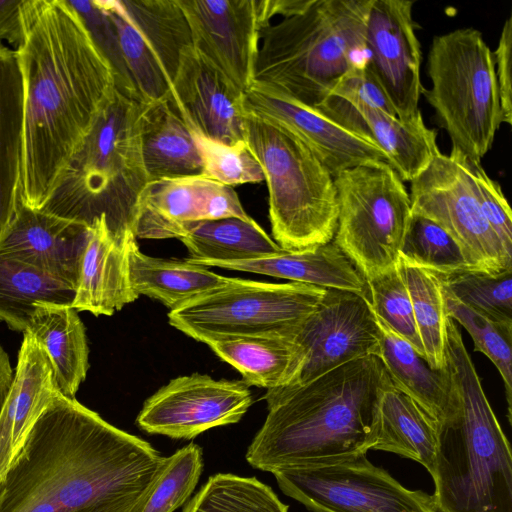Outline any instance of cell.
<instances>
[{
	"label": "cell",
	"mask_w": 512,
	"mask_h": 512,
	"mask_svg": "<svg viewBox=\"0 0 512 512\" xmlns=\"http://www.w3.org/2000/svg\"><path fill=\"white\" fill-rule=\"evenodd\" d=\"M438 422L396 388L389 376L378 398V432L372 450L398 454L421 464L432 476Z\"/></svg>",
	"instance_id": "cell-29"
},
{
	"label": "cell",
	"mask_w": 512,
	"mask_h": 512,
	"mask_svg": "<svg viewBox=\"0 0 512 512\" xmlns=\"http://www.w3.org/2000/svg\"><path fill=\"white\" fill-rule=\"evenodd\" d=\"M467 159V158H466ZM467 167L480 209L490 227L512 255V212L501 186L481 165L467 159Z\"/></svg>",
	"instance_id": "cell-44"
},
{
	"label": "cell",
	"mask_w": 512,
	"mask_h": 512,
	"mask_svg": "<svg viewBox=\"0 0 512 512\" xmlns=\"http://www.w3.org/2000/svg\"><path fill=\"white\" fill-rule=\"evenodd\" d=\"M25 154L24 87L15 49L0 42V239L17 207Z\"/></svg>",
	"instance_id": "cell-24"
},
{
	"label": "cell",
	"mask_w": 512,
	"mask_h": 512,
	"mask_svg": "<svg viewBox=\"0 0 512 512\" xmlns=\"http://www.w3.org/2000/svg\"><path fill=\"white\" fill-rule=\"evenodd\" d=\"M387 379L379 357L370 355L267 390L268 414L246 460L273 473L367 454L376 443L379 392Z\"/></svg>",
	"instance_id": "cell-3"
},
{
	"label": "cell",
	"mask_w": 512,
	"mask_h": 512,
	"mask_svg": "<svg viewBox=\"0 0 512 512\" xmlns=\"http://www.w3.org/2000/svg\"><path fill=\"white\" fill-rule=\"evenodd\" d=\"M288 335L298 344L303 360L294 384L356 359L376 356L379 347V327L369 300L336 289H327L316 308Z\"/></svg>",
	"instance_id": "cell-14"
},
{
	"label": "cell",
	"mask_w": 512,
	"mask_h": 512,
	"mask_svg": "<svg viewBox=\"0 0 512 512\" xmlns=\"http://www.w3.org/2000/svg\"><path fill=\"white\" fill-rule=\"evenodd\" d=\"M438 276L467 307L493 321L512 324V269L498 274L466 271Z\"/></svg>",
	"instance_id": "cell-40"
},
{
	"label": "cell",
	"mask_w": 512,
	"mask_h": 512,
	"mask_svg": "<svg viewBox=\"0 0 512 512\" xmlns=\"http://www.w3.org/2000/svg\"><path fill=\"white\" fill-rule=\"evenodd\" d=\"M397 269L408 289L424 357L435 370L446 369L447 312L441 280L435 272L399 257Z\"/></svg>",
	"instance_id": "cell-35"
},
{
	"label": "cell",
	"mask_w": 512,
	"mask_h": 512,
	"mask_svg": "<svg viewBox=\"0 0 512 512\" xmlns=\"http://www.w3.org/2000/svg\"><path fill=\"white\" fill-rule=\"evenodd\" d=\"M143 109L115 89L40 210L88 226L104 216L117 239H136L137 204L148 183L140 140Z\"/></svg>",
	"instance_id": "cell-6"
},
{
	"label": "cell",
	"mask_w": 512,
	"mask_h": 512,
	"mask_svg": "<svg viewBox=\"0 0 512 512\" xmlns=\"http://www.w3.org/2000/svg\"><path fill=\"white\" fill-rule=\"evenodd\" d=\"M430 89H421L448 133L452 148L481 162L503 123L493 52L482 33L460 28L432 39Z\"/></svg>",
	"instance_id": "cell-8"
},
{
	"label": "cell",
	"mask_w": 512,
	"mask_h": 512,
	"mask_svg": "<svg viewBox=\"0 0 512 512\" xmlns=\"http://www.w3.org/2000/svg\"><path fill=\"white\" fill-rule=\"evenodd\" d=\"M24 0H0V42L11 44L14 49L19 45L23 31L21 8Z\"/></svg>",
	"instance_id": "cell-47"
},
{
	"label": "cell",
	"mask_w": 512,
	"mask_h": 512,
	"mask_svg": "<svg viewBox=\"0 0 512 512\" xmlns=\"http://www.w3.org/2000/svg\"><path fill=\"white\" fill-rule=\"evenodd\" d=\"M2 491H3V488H2V482L0 483V500H1V497H2Z\"/></svg>",
	"instance_id": "cell-49"
},
{
	"label": "cell",
	"mask_w": 512,
	"mask_h": 512,
	"mask_svg": "<svg viewBox=\"0 0 512 512\" xmlns=\"http://www.w3.org/2000/svg\"><path fill=\"white\" fill-rule=\"evenodd\" d=\"M202 160V176L226 186L264 181V172L246 140L226 144L193 133Z\"/></svg>",
	"instance_id": "cell-42"
},
{
	"label": "cell",
	"mask_w": 512,
	"mask_h": 512,
	"mask_svg": "<svg viewBox=\"0 0 512 512\" xmlns=\"http://www.w3.org/2000/svg\"><path fill=\"white\" fill-rule=\"evenodd\" d=\"M442 286L448 315L467 330L474 342V350L487 356L501 375L506 393L508 420L511 423L512 324L486 318L461 303L443 284Z\"/></svg>",
	"instance_id": "cell-38"
},
{
	"label": "cell",
	"mask_w": 512,
	"mask_h": 512,
	"mask_svg": "<svg viewBox=\"0 0 512 512\" xmlns=\"http://www.w3.org/2000/svg\"><path fill=\"white\" fill-rule=\"evenodd\" d=\"M58 392L46 352L24 332L16 372L0 414V483Z\"/></svg>",
	"instance_id": "cell-21"
},
{
	"label": "cell",
	"mask_w": 512,
	"mask_h": 512,
	"mask_svg": "<svg viewBox=\"0 0 512 512\" xmlns=\"http://www.w3.org/2000/svg\"><path fill=\"white\" fill-rule=\"evenodd\" d=\"M331 96L339 97L350 104H361L397 116L380 84L368 69L367 63L344 76Z\"/></svg>",
	"instance_id": "cell-45"
},
{
	"label": "cell",
	"mask_w": 512,
	"mask_h": 512,
	"mask_svg": "<svg viewBox=\"0 0 512 512\" xmlns=\"http://www.w3.org/2000/svg\"><path fill=\"white\" fill-rule=\"evenodd\" d=\"M13 378L14 374L11 367L10 358L0 344V414L9 394Z\"/></svg>",
	"instance_id": "cell-48"
},
{
	"label": "cell",
	"mask_w": 512,
	"mask_h": 512,
	"mask_svg": "<svg viewBox=\"0 0 512 512\" xmlns=\"http://www.w3.org/2000/svg\"><path fill=\"white\" fill-rule=\"evenodd\" d=\"M373 1L312 0L264 27L253 84L316 110L344 76L366 65Z\"/></svg>",
	"instance_id": "cell-5"
},
{
	"label": "cell",
	"mask_w": 512,
	"mask_h": 512,
	"mask_svg": "<svg viewBox=\"0 0 512 512\" xmlns=\"http://www.w3.org/2000/svg\"><path fill=\"white\" fill-rule=\"evenodd\" d=\"M413 5L411 0H374L366 30L367 67L401 120L420 112L418 103L423 88Z\"/></svg>",
	"instance_id": "cell-17"
},
{
	"label": "cell",
	"mask_w": 512,
	"mask_h": 512,
	"mask_svg": "<svg viewBox=\"0 0 512 512\" xmlns=\"http://www.w3.org/2000/svg\"><path fill=\"white\" fill-rule=\"evenodd\" d=\"M140 140L148 182L202 175L194 134L169 99L144 105Z\"/></svg>",
	"instance_id": "cell-28"
},
{
	"label": "cell",
	"mask_w": 512,
	"mask_h": 512,
	"mask_svg": "<svg viewBox=\"0 0 512 512\" xmlns=\"http://www.w3.org/2000/svg\"><path fill=\"white\" fill-rule=\"evenodd\" d=\"M202 469V449L195 443L165 457L161 471L133 512L175 511L193 492Z\"/></svg>",
	"instance_id": "cell-39"
},
{
	"label": "cell",
	"mask_w": 512,
	"mask_h": 512,
	"mask_svg": "<svg viewBox=\"0 0 512 512\" xmlns=\"http://www.w3.org/2000/svg\"><path fill=\"white\" fill-rule=\"evenodd\" d=\"M367 285L374 315L425 359L411 298L397 266L367 280Z\"/></svg>",
	"instance_id": "cell-41"
},
{
	"label": "cell",
	"mask_w": 512,
	"mask_h": 512,
	"mask_svg": "<svg viewBox=\"0 0 512 512\" xmlns=\"http://www.w3.org/2000/svg\"><path fill=\"white\" fill-rule=\"evenodd\" d=\"M246 142L264 172L276 243L303 250L332 242L339 203L327 168L286 128L248 110Z\"/></svg>",
	"instance_id": "cell-7"
},
{
	"label": "cell",
	"mask_w": 512,
	"mask_h": 512,
	"mask_svg": "<svg viewBox=\"0 0 512 512\" xmlns=\"http://www.w3.org/2000/svg\"><path fill=\"white\" fill-rule=\"evenodd\" d=\"M132 240L117 239L104 216L93 222L80 264L72 308L95 316H111L139 297L129 276L128 249Z\"/></svg>",
	"instance_id": "cell-22"
},
{
	"label": "cell",
	"mask_w": 512,
	"mask_h": 512,
	"mask_svg": "<svg viewBox=\"0 0 512 512\" xmlns=\"http://www.w3.org/2000/svg\"><path fill=\"white\" fill-rule=\"evenodd\" d=\"M165 457L56 394L2 482L0 512H133Z\"/></svg>",
	"instance_id": "cell-2"
},
{
	"label": "cell",
	"mask_w": 512,
	"mask_h": 512,
	"mask_svg": "<svg viewBox=\"0 0 512 512\" xmlns=\"http://www.w3.org/2000/svg\"><path fill=\"white\" fill-rule=\"evenodd\" d=\"M245 106L249 112L290 131L311 150L333 178L359 165L387 162L383 151L374 143L315 109L255 84L245 92Z\"/></svg>",
	"instance_id": "cell-19"
},
{
	"label": "cell",
	"mask_w": 512,
	"mask_h": 512,
	"mask_svg": "<svg viewBox=\"0 0 512 512\" xmlns=\"http://www.w3.org/2000/svg\"><path fill=\"white\" fill-rule=\"evenodd\" d=\"M326 288L230 278L168 313L171 326L206 344L230 337L288 335L319 304Z\"/></svg>",
	"instance_id": "cell-10"
},
{
	"label": "cell",
	"mask_w": 512,
	"mask_h": 512,
	"mask_svg": "<svg viewBox=\"0 0 512 512\" xmlns=\"http://www.w3.org/2000/svg\"><path fill=\"white\" fill-rule=\"evenodd\" d=\"M273 475L286 495L311 512H438L432 495L404 487L366 454Z\"/></svg>",
	"instance_id": "cell-11"
},
{
	"label": "cell",
	"mask_w": 512,
	"mask_h": 512,
	"mask_svg": "<svg viewBox=\"0 0 512 512\" xmlns=\"http://www.w3.org/2000/svg\"><path fill=\"white\" fill-rule=\"evenodd\" d=\"M213 267L264 274L326 289L350 291L369 300L367 281L334 242L303 250H284Z\"/></svg>",
	"instance_id": "cell-25"
},
{
	"label": "cell",
	"mask_w": 512,
	"mask_h": 512,
	"mask_svg": "<svg viewBox=\"0 0 512 512\" xmlns=\"http://www.w3.org/2000/svg\"><path fill=\"white\" fill-rule=\"evenodd\" d=\"M215 181L202 175L150 181L140 194L134 234L140 239H180L189 224L210 220Z\"/></svg>",
	"instance_id": "cell-23"
},
{
	"label": "cell",
	"mask_w": 512,
	"mask_h": 512,
	"mask_svg": "<svg viewBox=\"0 0 512 512\" xmlns=\"http://www.w3.org/2000/svg\"><path fill=\"white\" fill-rule=\"evenodd\" d=\"M399 257L440 275L475 271L458 244L443 228L413 213Z\"/></svg>",
	"instance_id": "cell-37"
},
{
	"label": "cell",
	"mask_w": 512,
	"mask_h": 512,
	"mask_svg": "<svg viewBox=\"0 0 512 512\" xmlns=\"http://www.w3.org/2000/svg\"><path fill=\"white\" fill-rule=\"evenodd\" d=\"M252 401L245 381L194 373L172 379L148 398L136 423L149 434L192 439L213 427L237 423Z\"/></svg>",
	"instance_id": "cell-15"
},
{
	"label": "cell",
	"mask_w": 512,
	"mask_h": 512,
	"mask_svg": "<svg viewBox=\"0 0 512 512\" xmlns=\"http://www.w3.org/2000/svg\"><path fill=\"white\" fill-rule=\"evenodd\" d=\"M351 105L365 121L372 141L383 151L387 163L403 182L416 178L440 151L437 131L426 126L421 111L411 119L401 120L378 109Z\"/></svg>",
	"instance_id": "cell-33"
},
{
	"label": "cell",
	"mask_w": 512,
	"mask_h": 512,
	"mask_svg": "<svg viewBox=\"0 0 512 512\" xmlns=\"http://www.w3.org/2000/svg\"><path fill=\"white\" fill-rule=\"evenodd\" d=\"M129 276L134 292L158 300L176 310L226 284L230 278L206 266L189 261L148 256L140 251L136 239L128 249Z\"/></svg>",
	"instance_id": "cell-30"
},
{
	"label": "cell",
	"mask_w": 512,
	"mask_h": 512,
	"mask_svg": "<svg viewBox=\"0 0 512 512\" xmlns=\"http://www.w3.org/2000/svg\"><path fill=\"white\" fill-rule=\"evenodd\" d=\"M169 101L193 133L226 144L246 140L245 92L192 45L182 51Z\"/></svg>",
	"instance_id": "cell-18"
},
{
	"label": "cell",
	"mask_w": 512,
	"mask_h": 512,
	"mask_svg": "<svg viewBox=\"0 0 512 512\" xmlns=\"http://www.w3.org/2000/svg\"><path fill=\"white\" fill-rule=\"evenodd\" d=\"M446 369L457 398V411L438 423L431 476L435 506L438 512H512L510 444L451 317Z\"/></svg>",
	"instance_id": "cell-4"
},
{
	"label": "cell",
	"mask_w": 512,
	"mask_h": 512,
	"mask_svg": "<svg viewBox=\"0 0 512 512\" xmlns=\"http://www.w3.org/2000/svg\"><path fill=\"white\" fill-rule=\"evenodd\" d=\"M90 226L32 209L18 200L0 239V253L32 265L76 289Z\"/></svg>",
	"instance_id": "cell-20"
},
{
	"label": "cell",
	"mask_w": 512,
	"mask_h": 512,
	"mask_svg": "<svg viewBox=\"0 0 512 512\" xmlns=\"http://www.w3.org/2000/svg\"><path fill=\"white\" fill-rule=\"evenodd\" d=\"M334 183L339 203L334 243L366 281L393 268L412 215L403 181L379 161L344 170Z\"/></svg>",
	"instance_id": "cell-9"
},
{
	"label": "cell",
	"mask_w": 512,
	"mask_h": 512,
	"mask_svg": "<svg viewBox=\"0 0 512 512\" xmlns=\"http://www.w3.org/2000/svg\"><path fill=\"white\" fill-rule=\"evenodd\" d=\"M34 307L25 332L46 352L58 391L75 398L89 368L85 327L71 305L37 302Z\"/></svg>",
	"instance_id": "cell-27"
},
{
	"label": "cell",
	"mask_w": 512,
	"mask_h": 512,
	"mask_svg": "<svg viewBox=\"0 0 512 512\" xmlns=\"http://www.w3.org/2000/svg\"><path fill=\"white\" fill-rule=\"evenodd\" d=\"M179 240L189 251L188 260L206 267L243 262L282 250L251 217L193 222Z\"/></svg>",
	"instance_id": "cell-32"
},
{
	"label": "cell",
	"mask_w": 512,
	"mask_h": 512,
	"mask_svg": "<svg viewBox=\"0 0 512 512\" xmlns=\"http://www.w3.org/2000/svg\"><path fill=\"white\" fill-rule=\"evenodd\" d=\"M503 123L512 124V17L506 19L493 52Z\"/></svg>",
	"instance_id": "cell-46"
},
{
	"label": "cell",
	"mask_w": 512,
	"mask_h": 512,
	"mask_svg": "<svg viewBox=\"0 0 512 512\" xmlns=\"http://www.w3.org/2000/svg\"><path fill=\"white\" fill-rule=\"evenodd\" d=\"M75 288L14 257L0 253V320L25 332L37 302L71 305Z\"/></svg>",
	"instance_id": "cell-34"
},
{
	"label": "cell",
	"mask_w": 512,
	"mask_h": 512,
	"mask_svg": "<svg viewBox=\"0 0 512 512\" xmlns=\"http://www.w3.org/2000/svg\"><path fill=\"white\" fill-rule=\"evenodd\" d=\"M375 319L379 327L376 356L392 384L438 423L452 418L457 411V398L447 369H433L411 344L393 333L376 316Z\"/></svg>",
	"instance_id": "cell-26"
},
{
	"label": "cell",
	"mask_w": 512,
	"mask_h": 512,
	"mask_svg": "<svg viewBox=\"0 0 512 512\" xmlns=\"http://www.w3.org/2000/svg\"><path fill=\"white\" fill-rule=\"evenodd\" d=\"M182 512H288V506L255 477L219 473L209 477Z\"/></svg>",
	"instance_id": "cell-36"
},
{
	"label": "cell",
	"mask_w": 512,
	"mask_h": 512,
	"mask_svg": "<svg viewBox=\"0 0 512 512\" xmlns=\"http://www.w3.org/2000/svg\"><path fill=\"white\" fill-rule=\"evenodd\" d=\"M410 183L411 212L443 228L475 271L498 274L512 269V255L480 209L463 154L439 151Z\"/></svg>",
	"instance_id": "cell-12"
},
{
	"label": "cell",
	"mask_w": 512,
	"mask_h": 512,
	"mask_svg": "<svg viewBox=\"0 0 512 512\" xmlns=\"http://www.w3.org/2000/svg\"><path fill=\"white\" fill-rule=\"evenodd\" d=\"M112 19L129 76L143 105L168 100L182 51L192 45L177 0H99Z\"/></svg>",
	"instance_id": "cell-13"
},
{
	"label": "cell",
	"mask_w": 512,
	"mask_h": 512,
	"mask_svg": "<svg viewBox=\"0 0 512 512\" xmlns=\"http://www.w3.org/2000/svg\"><path fill=\"white\" fill-rule=\"evenodd\" d=\"M25 154L19 200L42 209L115 92L113 72L68 0H24Z\"/></svg>",
	"instance_id": "cell-1"
},
{
	"label": "cell",
	"mask_w": 512,
	"mask_h": 512,
	"mask_svg": "<svg viewBox=\"0 0 512 512\" xmlns=\"http://www.w3.org/2000/svg\"><path fill=\"white\" fill-rule=\"evenodd\" d=\"M94 44L108 62L115 81V89L122 95L139 102L135 87L126 68L116 27L99 0L72 1Z\"/></svg>",
	"instance_id": "cell-43"
},
{
	"label": "cell",
	"mask_w": 512,
	"mask_h": 512,
	"mask_svg": "<svg viewBox=\"0 0 512 512\" xmlns=\"http://www.w3.org/2000/svg\"><path fill=\"white\" fill-rule=\"evenodd\" d=\"M192 46L246 92L253 84L261 31L269 25L263 0H177Z\"/></svg>",
	"instance_id": "cell-16"
},
{
	"label": "cell",
	"mask_w": 512,
	"mask_h": 512,
	"mask_svg": "<svg viewBox=\"0 0 512 512\" xmlns=\"http://www.w3.org/2000/svg\"><path fill=\"white\" fill-rule=\"evenodd\" d=\"M207 345L249 386L270 390L292 385L302 368L301 350L289 335L230 337Z\"/></svg>",
	"instance_id": "cell-31"
}]
</instances>
